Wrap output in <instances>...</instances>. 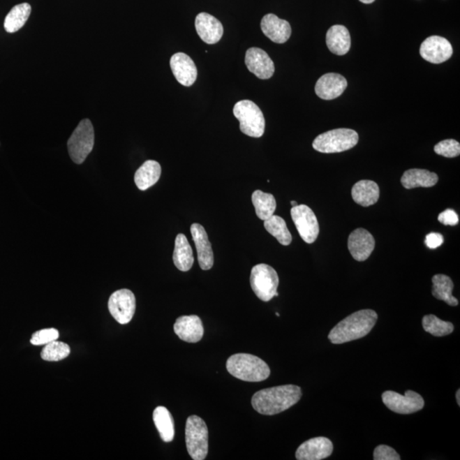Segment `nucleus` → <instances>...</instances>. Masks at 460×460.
Masks as SVG:
<instances>
[{"mask_svg":"<svg viewBox=\"0 0 460 460\" xmlns=\"http://www.w3.org/2000/svg\"><path fill=\"white\" fill-rule=\"evenodd\" d=\"M302 397V390L293 385L259 390L252 398L253 408L261 415H278L292 408Z\"/></svg>","mask_w":460,"mask_h":460,"instance_id":"obj_1","label":"nucleus"},{"mask_svg":"<svg viewBox=\"0 0 460 460\" xmlns=\"http://www.w3.org/2000/svg\"><path fill=\"white\" fill-rule=\"evenodd\" d=\"M378 314L372 309H362L353 313L336 325L328 335L334 345H341L365 337L376 324Z\"/></svg>","mask_w":460,"mask_h":460,"instance_id":"obj_2","label":"nucleus"},{"mask_svg":"<svg viewBox=\"0 0 460 460\" xmlns=\"http://www.w3.org/2000/svg\"><path fill=\"white\" fill-rule=\"evenodd\" d=\"M232 376L246 382H261L269 377L270 369L262 359L253 355L239 353L231 355L226 363Z\"/></svg>","mask_w":460,"mask_h":460,"instance_id":"obj_3","label":"nucleus"},{"mask_svg":"<svg viewBox=\"0 0 460 460\" xmlns=\"http://www.w3.org/2000/svg\"><path fill=\"white\" fill-rule=\"evenodd\" d=\"M358 141L359 135L357 131L339 128L319 135L313 142V148L323 154L341 153L353 149Z\"/></svg>","mask_w":460,"mask_h":460,"instance_id":"obj_4","label":"nucleus"},{"mask_svg":"<svg viewBox=\"0 0 460 460\" xmlns=\"http://www.w3.org/2000/svg\"><path fill=\"white\" fill-rule=\"evenodd\" d=\"M239 121L242 133L251 138H261L265 131V119L260 108L250 100H242L235 104L233 110Z\"/></svg>","mask_w":460,"mask_h":460,"instance_id":"obj_5","label":"nucleus"},{"mask_svg":"<svg viewBox=\"0 0 460 460\" xmlns=\"http://www.w3.org/2000/svg\"><path fill=\"white\" fill-rule=\"evenodd\" d=\"M95 134L90 119L81 121L68 141L69 156L76 164H82L94 149Z\"/></svg>","mask_w":460,"mask_h":460,"instance_id":"obj_6","label":"nucleus"},{"mask_svg":"<svg viewBox=\"0 0 460 460\" xmlns=\"http://www.w3.org/2000/svg\"><path fill=\"white\" fill-rule=\"evenodd\" d=\"M209 433L206 423L199 416H189L185 427L188 453L194 460H204L208 454Z\"/></svg>","mask_w":460,"mask_h":460,"instance_id":"obj_7","label":"nucleus"},{"mask_svg":"<svg viewBox=\"0 0 460 460\" xmlns=\"http://www.w3.org/2000/svg\"><path fill=\"white\" fill-rule=\"evenodd\" d=\"M250 283L255 295L264 302L279 296L277 292L279 276L272 266L265 264L254 266L251 272Z\"/></svg>","mask_w":460,"mask_h":460,"instance_id":"obj_8","label":"nucleus"},{"mask_svg":"<svg viewBox=\"0 0 460 460\" xmlns=\"http://www.w3.org/2000/svg\"><path fill=\"white\" fill-rule=\"evenodd\" d=\"M383 403L392 412L400 415H411L420 411L424 407L423 397L413 390H407L405 395L387 390L383 393Z\"/></svg>","mask_w":460,"mask_h":460,"instance_id":"obj_9","label":"nucleus"},{"mask_svg":"<svg viewBox=\"0 0 460 460\" xmlns=\"http://www.w3.org/2000/svg\"><path fill=\"white\" fill-rule=\"evenodd\" d=\"M291 216L300 237L308 244H312L318 237L320 227L314 212L306 205L292 207Z\"/></svg>","mask_w":460,"mask_h":460,"instance_id":"obj_10","label":"nucleus"},{"mask_svg":"<svg viewBox=\"0 0 460 460\" xmlns=\"http://www.w3.org/2000/svg\"><path fill=\"white\" fill-rule=\"evenodd\" d=\"M108 311L119 324L129 323L136 311V297L128 289L118 290L108 300Z\"/></svg>","mask_w":460,"mask_h":460,"instance_id":"obj_11","label":"nucleus"},{"mask_svg":"<svg viewBox=\"0 0 460 460\" xmlns=\"http://www.w3.org/2000/svg\"><path fill=\"white\" fill-rule=\"evenodd\" d=\"M420 53L423 59L429 63L440 64L450 59L453 55V47L447 38L431 36L421 44Z\"/></svg>","mask_w":460,"mask_h":460,"instance_id":"obj_12","label":"nucleus"},{"mask_svg":"<svg viewBox=\"0 0 460 460\" xmlns=\"http://www.w3.org/2000/svg\"><path fill=\"white\" fill-rule=\"evenodd\" d=\"M245 63L248 71L258 79L269 80L274 75V64L264 50L257 47L247 50Z\"/></svg>","mask_w":460,"mask_h":460,"instance_id":"obj_13","label":"nucleus"},{"mask_svg":"<svg viewBox=\"0 0 460 460\" xmlns=\"http://www.w3.org/2000/svg\"><path fill=\"white\" fill-rule=\"evenodd\" d=\"M334 451L330 439L319 436L301 444L296 451L297 460H322L329 457Z\"/></svg>","mask_w":460,"mask_h":460,"instance_id":"obj_14","label":"nucleus"},{"mask_svg":"<svg viewBox=\"0 0 460 460\" xmlns=\"http://www.w3.org/2000/svg\"><path fill=\"white\" fill-rule=\"evenodd\" d=\"M347 87L348 82L345 77L339 73H328L317 80L315 91L320 99L329 101L341 96Z\"/></svg>","mask_w":460,"mask_h":460,"instance_id":"obj_15","label":"nucleus"},{"mask_svg":"<svg viewBox=\"0 0 460 460\" xmlns=\"http://www.w3.org/2000/svg\"><path fill=\"white\" fill-rule=\"evenodd\" d=\"M375 239L370 232L364 229L355 230L348 239V248L355 260H366L373 252Z\"/></svg>","mask_w":460,"mask_h":460,"instance_id":"obj_16","label":"nucleus"},{"mask_svg":"<svg viewBox=\"0 0 460 460\" xmlns=\"http://www.w3.org/2000/svg\"><path fill=\"white\" fill-rule=\"evenodd\" d=\"M173 75L181 84L191 87L197 79V68L195 61L187 54L179 52L174 54L170 61Z\"/></svg>","mask_w":460,"mask_h":460,"instance_id":"obj_17","label":"nucleus"},{"mask_svg":"<svg viewBox=\"0 0 460 460\" xmlns=\"http://www.w3.org/2000/svg\"><path fill=\"white\" fill-rule=\"evenodd\" d=\"M191 231L198 254L200 268L203 270L211 269L214 265V255L207 231L199 223H193Z\"/></svg>","mask_w":460,"mask_h":460,"instance_id":"obj_18","label":"nucleus"},{"mask_svg":"<svg viewBox=\"0 0 460 460\" xmlns=\"http://www.w3.org/2000/svg\"><path fill=\"white\" fill-rule=\"evenodd\" d=\"M174 332L184 342H199L204 335L202 320L195 315L180 316L174 324Z\"/></svg>","mask_w":460,"mask_h":460,"instance_id":"obj_19","label":"nucleus"},{"mask_svg":"<svg viewBox=\"0 0 460 460\" xmlns=\"http://www.w3.org/2000/svg\"><path fill=\"white\" fill-rule=\"evenodd\" d=\"M196 32L205 43L214 45L221 40L223 27L218 19L207 13H200L195 18Z\"/></svg>","mask_w":460,"mask_h":460,"instance_id":"obj_20","label":"nucleus"},{"mask_svg":"<svg viewBox=\"0 0 460 460\" xmlns=\"http://www.w3.org/2000/svg\"><path fill=\"white\" fill-rule=\"evenodd\" d=\"M261 29L265 36L276 44H284L292 34L291 25L274 14H268L262 17Z\"/></svg>","mask_w":460,"mask_h":460,"instance_id":"obj_21","label":"nucleus"},{"mask_svg":"<svg viewBox=\"0 0 460 460\" xmlns=\"http://www.w3.org/2000/svg\"><path fill=\"white\" fill-rule=\"evenodd\" d=\"M328 49L332 53L338 56L346 55L351 46L349 30L343 25H334L328 29L326 37Z\"/></svg>","mask_w":460,"mask_h":460,"instance_id":"obj_22","label":"nucleus"},{"mask_svg":"<svg viewBox=\"0 0 460 460\" xmlns=\"http://www.w3.org/2000/svg\"><path fill=\"white\" fill-rule=\"evenodd\" d=\"M380 187L373 181L362 180L355 184L351 191L355 203L367 207L373 206L380 199Z\"/></svg>","mask_w":460,"mask_h":460,"instance_id":"obj_23","label":"nucleus"},{"mask_svg":"<svg viewBox=\"0 0 460 460\" xmlns=\"http://www.w3.org/2000/svg\"><path fill=\"white\" fill-rule=\"evenodd\" d=\"M401 184L405 188H431L438 181V174L424 169H410L401 177Z\"/></svg>","mask_w":460,"mask_h":460,"instance_id":"obj_24","label":"nucleus"},{"mask_svg":"<svg viewBox=\"0 0 460 460\" xmlns=\"http://www.w3.org/2000/svg\"><path fill=\"white\" fill-rule=\"evenodd\" d=\"M194 255L188 242V239L183 234L177 235L175 239V248L173 253L174 265L183 272H187L194 265Z\"/></svg>","mask_w":460,"mask_h":460,"instance_id":"obj_25","label":"nucleus"},{"mask_svg":"<svg viewBox=\"0 0 460 460\" xmlns=\"http://www.w3.org/2000/svg\"><path fill=\"white\" fill-rule=\"evenodd\" d=\"M161 175V165L156 161H147L135 173V184L140 191H144L154 186L160 179Z\"/></svg>","mask_w":460,"mask_h":460,"instance_id":"obj_26","label":"nucleus"},{"mask_svg":"<svg viewBox=\"0 0 460 460\" xmlns=\"http://www.w3.org/2000/svg\"><path fill=\"white\" fill-rule=\"evenodd\" d=\"M432 295L436 299L443 300L450 306H457L459 301L452 295L454 290V282L446 274H436L432 278Z\"/></svg>","mask_w":460,"mask_h":460,"instance_id":"obj_27","label":"nucleus"},{"mask_svg":"<svg viewBox=\"0 0 460 460\" xmlns=\"http://www.w3.org/2000/svg\"><path fill=\"white\" fill-rule=\"evenodd\" d=\"M153 420L161 439L165 443H171L175 436V426L169 410L165 407L156 408L153 413Z\"/></svg>","mask_w":460,"mask_h":460,"instance_id":"obj_28","label":"nucleus"},{"mask_svg":"<svg viewBox=\"0 0 460 460\" xmlns=\"http://www.w3.org/2000/svg\"><path fill=\"white\" fill-rule=\"evenodd\" d=\"M32 8L28 3L15 6L8 13L3 22L7 33H15L20 30L29 20Z\"/></svg>","mask_w":460,"mask_h":460,"instance_id":"obj_29","label":"nucleus"},{"mask_svg":"<svg viewBox=\"0 0 460 460\" xmlns=\"http://www.w3.org/2000/svg\"><path fill=\"white\" fill-rule=\"evenodd\" d=\"M252 200L259 218L265 221L274 215L276 209V200L273 195L256 191L253 192Z\"/></svg>","mask_w":460,"mask_h":460,"instance_id":"obj_30","label":"nucleus"},{"mask_svg":"<svg viewBox=\"0 0 460 460\" xmlns=\"http://www.w3.org/2000/svg\"><path fill=\"white\" fill-rule=\"evenodd\" d=\"M265 228L267 231L279 242L282 246L291 244L292 237L288 229L285 220L279 216L273 215L265 221Z\"/></svg>","mask_w":460,"mask_h":460,"instance_id":"obj_31","label":"nucleus"},{"mask_svg":"<svg viewBox=\"0 0 460 460\" xmlns=\"http://www.w3.org/2000/svg\"><path fill=\"white\" fill-rule=\"evenodd\" d=\"M422 325L425 332L436 336V337H443V336L450 335L454 330L453 323L440 320L434 315L424 316Z\"/></svg>","mask_w":460,"mask_h":460,"instance_id":"obj_32","label":"nucleus"},{"mask_svg":"<svg viewBox=\"0 0 460 460\" xmlns=\"http://www.w3.org/2000/svg\"><path fill=\"white\" fill-rule=\"evenodd\" d=\"M71 354V348L64 342L53 341L46 345L41 353V358L47 362H59Z\"/></svg>","mask_w":460,"mask_h":460,"instance_id":"obj_33","label":"nucleus"},{"mask_svg":"<svg viewBox=\"0 0 460 460\" xmlns=\"http://www.w3.org/2000/svg\"><path fill=\"white\" fill-rule=\"evenodd\" d=\"M434 151L439 156L455 158L460 154V144L459 142L454 140V139H447V140L438 142L434 147Z\"/></svg>","mask_w":460,"mask_h":460,"instance_id":"obj_34","label":"nucleus"},{"mask_svg":"<svg viewBox=\"0 0 460 460\" xmlns=\"http://www.w3.org/2000/svg\"><path fill=\"white\" fill-rule=\"evenodd\" d=\"M59 332L55 328H47V329L40 330L32 336L30 339L31 343L34 346H46L59 339Z\"/></svg>","mask_w":460,"mask_h":460,"instance_id":"obj_35","label":"nucleus"},{"mask_svg":"<svg viewBox=\"0 0 460 460\" xmlns=\"http://www.w3.org/2000/svg\"><path fill=\"white\" fill-rule=\"evenodd\" d=\"M374 460H400L401 456L392 447L380 445L373 452Z\"/></svg>","mask_w":460,"mask_h":460,"instance_id":"obj_36","label":"nucleus"},{"mask_svg":"<svg viewBox=\"0 0 460 460\" xmlns=\"http://www.w3.org/2000/svg\"><path fill=\"white\" fill-rule=\"evenodd\" d=\"M438 221L444 225L455 226L459 223V216L452 209H447L439 214Z\"/></svg>","mask_w":460,"mask_h":460,"instance_id":"obj_37","label":"nucleus"},{"mask_svg":"<svg viewBox=\"0 0 460 460\" xmlns=\"http://www.w3.org/2000/svg\"><path fill=\"white\" fill-rule=\"evenodd\" d=\"M424 242L429 248L436 249L443 244L444 238L443 235L439 233H431L426 235Z\"/></svg>","mask_w":460,"mask_h":460,"instance_id":"obj_38","label":"nucleus"},{"mask_svg":"<svg viewBox=\"0 0 460 460\" xmlns=\"http://www.w3.org/2000/svg\"><path fill=\"white\" fill-rule=\"evenodd\" d=\"M460 389H458L457 393H456V400H457L458 405L460 406Z\"/></svg>","mask_w":460,"mask_h":460,"instance_id":"obj_39","label":"nucleus"},{"mask_svg":"<svg viewBox=\"0 0 460 460\" xmlns=\"http://www.w3.org/2000/svg\"><path fill=\"white\" fill-rule=\"evenodd\" d=\"M359 1H361L363 3H366V5H369V3H373L375 0H359Z\"/></svg>","mask_w":460,"mask_h":460,"instance_id":"obj_40","label":"nucleus"},{"mask_svg":"<svg viewBox=\"0 0 460 460\" xmlns=\"http://www.w3.org/2000/svg\"><path fill=\"white\" fill-rule=\"evenodd\" d=\"M291 205H292V207H297V205H299V204H297L296 202H291Z\"/></svg>","mask_w":460,"mask_h":460,"instance_id":"obj_41","label":"nucleus"}]
</instances>
